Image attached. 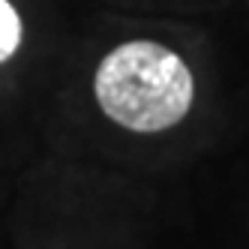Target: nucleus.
Here are the masks:
<instances>
[{
    "label": "nucleus",
    "instance_id": "obj_1",
    "mask_svg": "<svg viewBox=\"0 0 249 249\" xmlns=\"http://www.w3.org/2000/svg\"><path fill=\"white\" fill-rule=\"evenodd\" d=\"M102 114L129 132H162L192 108L195 78L180 54L150 39H129L102 57L93 75Z\"/></svg>",
    "mask_w": 249,
    "mask_h": 249
},
{
    "label": "nucleus",
    "instance_id": "obj_2",
    "mask_svg": "<svg viewBox=\"0 0 249 249\" xmlns=\"http://www.w3.org/2000/svg\"><path fill=\"white\" fill-rule=\"evenodd\" d=\"M21 45V18L9 0H0V63H6Z\"/></svg>",
    "mask_w": 249,
    "mask_h": 249
}]
</instances>
